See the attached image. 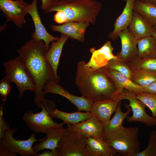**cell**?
<instances>
[{
  "instance_id": "obj_38",
  "label": "cell",
  "mask_w": 156,
  "mask_h": 156,
  "mask_svg": "<svg viewBox=\"0 0 156 156\" xmlns=\"http://www.w3.org/2000/svg\"><path fill=\"white\" fill-rule=\"evenodd\" d=\"M41 8L44 11L47 9L51 5L53 0H41Z\"/></svg>"
},
{
  "instance_id": "obj_35",
  "label": "cell",
  "mask_w": 156,
  "mask_h": 156,
  "mask_svg": "<svg viewBox=\"0 0 156 156\" xmlns=\"http://www.w3.org/2000/svg\"><path fill=\"white\" fill-rule=\"evenodd\" d=\"M53 16L55 22L59 24H63L67 22V17L65 13L62 11L58 10Z\"/></svg>"
},
{
  "instance_id": "obj_18",
  "label": "cell",
  "mask_w": 156,
  "mask_h": 156,
  "mask_svg": "<svg viewBox=\"0 0 156 156\" xmlns=\"http://www.w3.org/2000/svg\"><path fill=\"white\" fill-rule=\"evenodd\" d=\"M69 38L67 36L61 34L57 41L51 42L49 49L45 55L46 60L53 70L54 76V81L58 83L60 80V78L57 73L60 59L64 45Z\"/></svg>"
},
{
  "instance_id": "obj_42",
  "label": "cell",
  "mask_w": 156,
  "mask_h": 156,
  "mask_svg": "<svg viewBox=\"0 0 156 156\" xmlns=\"http://www.w3.org/2000/svg\"><path fill=\"white\" fill-rule=\"evenodd\" d=\"M154 31L156 33V24L153 26Z\"/></svg>"
},
{
  "instance_id": "obj_4",
  "label": "cell",
  "mask_w": 156,
  "mask_h": 156,
  "mask_svg": "<svg viewBox=\"0 0 156 156\" xmlns=\"http://www.w3.org/2000/svg\"><path fill=\"white\" fill-rule=\"evenodd\" d=\"M139 128L125 127L119 133L104 140L119 155L136 156L140 152Z\"/></svg>"
},
{
  "instance_id": "obj_31",
  "label": "cell",
  "mask_w": 156,
  "mask_h": 156,
  "mask_svg": "<svg viewBox=\"0 0 156 156\" xmlns=\"http://www.w3.org/2000/svg\"><path fill=\"white\" fill-rule=\"evenodd\" d=\"M136 96L151 110L152 116L156 118V94L142 92Z\"/></svg>"
},
{
  "instance_id": "obj_22",
  "label": "cell",
  "mask_w": 156,
  "mask_h": 156,
  "mask_svg": "<svg viewBox=\"0 0 156 156\" xmlns=\"http://www.w3.org/2000/svg\"><path fill=\"white\" fill-rule=\"evenodd\" d=\"M128 28L138 40L152 36L154 31L153 25L141 14L134 10Z\"/></svg>"
},
{
  "instance_id": "obj_10",
  "label": "cell",
  "mask_w": 156,
  "mask_h": 156,
  "mask_svg": "<svg viewBox=\"0 0 156 156\" xmlns=\"http://www.w3.org/2000/svg\"><path fill=\"white\" fill-rule=\"evenodd\" d=\"M28 4L23 0H0V9L7 21L21 28L26 23Z\"/></svg>"
},
{
  "instance_id": "obj_8",
  "label": "cell",
  "mask_w": 156,
  "mask_h": 156,
  "mask_svg": "<svg viewBox=\"0 0 156 156\" xmlns=\"http://www.w3.org/2000/svg\"><path fill=\"white\" fill-rule=\"evenodd\" d=\"M54 105L52 101L43 104L40 108L41 111L35 113L31 111L25 113L22 117L23 121L30 130L36 133L45 134L50 129L60 126H63L65 123H57L54 121L49 114L51 108L50 105Z\"/></svg>"
},
{
  "instance_id": "obj_32",
  "label": "cell",
  "mask_w": 156,
  "mask_h": 156,
  "mask_svg": "<svg viewBox=\"0 0 156 156\" xmlns=\"http://www.w3.org/2000/svg\"><path fill=\"white\" fill-rule=\"evenodd\" d=\"M136 156H156V131L151 132L146 148L140 152Z\"/></svg>"
},
{
  "instance_id": "obj_15",
  "label": "cell",
  "mask_w": 156,
  "mask_h": 156,
  "mask_svg": "<svg viewBox=\"0 0 156 156\" xmlns=\"http://www.w3.org/2000/svg\"><path fill=\"white\" fill-rule=\"evenodd\" d=\"M113 48L111 42L107 41L100 48L96 49L94 48L90 49L92 53L91 57L87 63V67L92 70H95L104 67L111 60L117 58L112 53Z\"/></svg>"
},
{
  "instance_id": "obj_40",
  "label": "cell",
  "mask_w": 156,
  "mask_h": 156,
  "mask_svg": "<svg viewBox=\"0 0 156 156\" xmlns=\"http://www.w3.org/2000/svg\"><path fill=\"white\" fill-rule=\"evenodd\" d=\"M57 1L67 2V3H72L77 1H79L82 0H56Z\"/></svg>"
},
{
  "instance_id": "obj_26",
  "label": "cell",
  "mask_w": 156,
  "mask_h": 156,
  "mask_svg": "<svg viewBox=\"0 0 156 156\" xmlns=\"http://www.w3.org/2000/svg\"><path fill=\"white\" fill-rule=\"evenodd\" d=\"M137 56L142 58L156 57V40L152 36L138 40Z\"/></svg>"
},
{
  "instance_id": "obj_23",
  "label": "cell",
  "mask_w": 156,
  "mask_h": 156,
  "mask_svg": "<svg viewBox=\"0 0 156 156\" xmlns=\"http://www.w3.org/2000/svg\"><path fill=\"white\" fill-rule=\"evenodd\" d=\"M135 0H126V4L123 10L116 19L114 24V29L110 32L107 37L113 40L118 37L119 34L128 27L131 20L133 12V5Z\"/></svg>"
},
{
  "instance_id": "obj_12",
  "label": "cell",
  "mask_w": 156,
  "mask_h": 156,
  "mask_svg": "<svg viewBox=\"0 0 156 156\" xmlns=\"http://www.w3.org/2000/svg\"><path fill=\"white\" fill-rule=\"evenodd\" d=\"M123 100L122 92L114 97L93 103L89 112L103 125L107 124L116 111L119 103Z\"/></svg>"
},
{
  "instance_id": "obj_3",
  "label": "cell",
  "mask_w": 156,
  "mask_h": 156,
  "mask_svg": "<svg viewBox=\"0 0 156 156\" xmlns=\"http://www.w3.org/2000/svg\"><path fill=\"white\" fill-rule=\"evenodd\" d=\"M101 8V3L96 0H82L72 3L53 0L44 12L47 14L61 10L66 14L67 22H86L94 25Z\"/></svg>"
},
{
  "instance_id": "obj_36",
  "label": "cell",
  "mask_w": 156,
  "mask_h": 156,
  "mask_svg": "<svg viewBox=\"0 0 156 156\" xmlns=\"http://www.w3.org/2000/svg\"><path fill=\"white\" fill-rule=\"evenodd\" d=\"M142 92L156 94V81L143 88Z\"/></svg>"
},
{
  "instance_id": "obj_43",
  "label": "cell",
  "mask_w": 156,
  "mask_h": 156,
  "mask_svg": "<svg viewBox=\"0 0 156 156\" xmlns=\"http://www.w3.org/2000/svg\"><path fill=\"white\" fill-rule=\"evenodd\" d=\"M124 0V1H126V0Z\"/></svg>"
},
{
  "instance_id": "obj_25",
  "label": "cell",
  "mask_w": 156,
  "mask_h": 156,
  "mask_svg": "<svg viewBox=\"0 0 156 156\" xmlns=\"http://www.w3.org/2000/svg\"><path fill=\"white\" fill-rule=\"evenodd\" d=\"M49 114L52 118L61 120L66 124L74 125L85 121L89 118L91 115L89 112H81L80 111L68 113L61 111L57 109L53 110L51 109Z\"/></svg>"
},
{
  "instance_id": "obj_13",
  "label": "cell",
  "mask_w": 156,
  "mask_h": 156,
  "mask_svg": "<svg viewBox=\"0 0 156 156\" xmlns=\"http://www.w3.org/2000/svg\"><path fill=\"white\" fill-rule=\"evenodd\" d=\"M37 0H32L28 4V14L31 16L35 27V31L32 34V38L36 40H42L44 42L48 51L49 44L51 42L57 41L59 38L55 37L49 34L42 23L37 8Z\"/></svg>"
},
{
  "instance_id": "obj_20",
  "label": "cell",
  "mask_w": 156,
  "mask_h": 156,
  "mask_svg": "<svg viewBox=\"0 0 156 156\" xmlns=\"http://www.w3.org/2000/svg\"><path fill=\"white\" fill-rule=\"evenodd\" d=\"M67 125L70 129L87 137L103 138V125L94 116H91L85 121L75 124Z\"/></svg>"
},
{
  "instance_id": "obj_30",
  "label": "cell",
  "mask_w": 156,
  "mask_h": 156,
  "mask_svg": "<svg viewBox=\"0 0 156 156\" xmlns=\"http://www.w3.org/2000/svg\"><path fill=\"white\" fill-rule=\"evenodd\" d=\"M102 68L117 71L125 75L131 79L132 71L127 64L117 58L111 60Z\"/></svg>"
},
{
  "instance_id": "obj_39",
  "label": "cell",
  "mask_w": 156,
  "mask_h": 156,
  "mask_svg": "<svg viewBox=\"0 0 156 156\" xmlns=\"http://www.w3.org/2000/svg\"><path fill=\"white\" fill-rule=\"evenodd\" d=\"M142 2L150 4L156 6V0H137Z\"/></svg>"
},
{
  "instance_id": "obj_7",
  "label": "cell",
  "mask_w": 156,
  "mask_h": 156,
  "mask_svg": "<svg viewBox=\"0 0 156 156\" xmlns=\"http://www.w3.org/2000/svg\"><path fill=\"white\" fill-rule=\"evenodd\" d=\"M67 128L57 149L58 156H89L87 149V137Z\"/></svg>"
},
{
  "instance_id": "obj_5",
  "label": "cell",
  "mask_w": 156,
  "mask_h": 156,
  "mask_svg": "<svg viewBox=\"0 0 156 156\" xmlns=\"http://www.w3.org/2000/svg\"><path fill=\"white\" fill-rule=\"evenodd\" d=\"M3 65L5 74L4 77L10 83H13L16 85L19 98L22 96L25 91L35 92L34 81L19 56L4 62Z\"/></svg>"
},
{
  "instance_id": "obj_6",
  "label": "cell",
  "mask_w": 156,
  "mask_h": 156,
  "mask_svg": "<svg viewBox=\"0 0 156 156\" xmlns=\"http://www.w3.org/2000/svg\"><path fill=\"white\" fill-rule=\"evenodd\" d=\"M17 131L16 129H10L8 131L4 140L0 142V156H16L17 153L22 156H37L39 154L34 151L33 144L36 141L42 140L45 137L36 139L34 133L26 140H16L14 135Z\"/></svg>"
},
{
  "instance_id": "obj_27",
  "label": "cell",
  "mask_w": 156,
  "mask_h": 156,
  "mask_svg": "<svg viewBox=\"0 0 156 156\" xmlns=\"http://www.w3.org/2000/svg\"><path fill=\"white\" fill-rule=\"evenodd\" d=\"M131 80L144 88L156 81V71L146 70H133Z\"/></svg>"
},
{
  "instance_id": "obj_14",
  "label": "cell",
  "mask_w": 156,
  "mask_h": 156,
  "mask_svg": "<svg viewBox=\"0 0 156 156\" xmlns=\"http://www.w3.org/2000/svg\"><path fill=\"white\" fill-rule=\"evenodd\" d=\"M121 44V51L117 53V59L127 64L137 56L138 40L133 36L128 27L118 34Z\"/></svg>"
},
{
  "instance_id": "obj_19",
  "label": "cell",
  "mask_w": 156,
  "mask_h": 156,
  "mask_svg": "<svg viewBox=\"0 0 156 156\" xmlns=\"http://www.w3.org/2000/svg\"><path fill=\"white\" fill-rule=\"evenodd\" d=\"M121 102L120 101L113 117L106 125H103V138L104 140L112 136L123 130L125 127L123 123L131 110L129 107L126 108L127 111L123 112L121 111Z\"/></svg>"
},
{
  "instance_id": "obj_17",
  "label": "cell",
  "mask_w": 156,
  "mask_h": 156,
  "mask_svg": "<svg viewBox=\"0 0 156 156\" xmlns=\"http://www.w3.org/2000/svg\"><path fill=\"white\" fill-rule=\"evenodd\" d=\"M63 126L54 127L49 129L45 134V139L40 141L38 144L33 146L34 151L38 153L44 149H49L56 153L58 144L60 140L63 138L67 131L68 128H64Z\"/></svg>"
},
{
  "instance_id": "obj_1",
  "label": "cell",
  "mask_w": 156,
  "mask_h": 156,
  "mask_svg": "<svg viewBox=\"0 0 156 156\" xmlns=\"http://www.w3.org/2000/svg\"><path fill=\"white\" fill-rule=\"evenodd\" d=\"M47 51L43 41L33 38L16 50L34 81L36 90L34 102L38 108L51 101L45 99L43 90L48 81L54 80L53 70L45 57Z\"/></svg>"
},
{
  "instance_id": "obj_16",
  "label": "cell",
  "mask_w": 156,
  "mask_h": 156,
  "mask_svg": "<svg viewBox=\"0 0 156 156\" xmlns=\"http://www.w3.org/2000/svg\"><path fill=\"white\" fill-rule=\"evenodd\" d=\"M90 24L88 22L69 21L61 25H52L51 28L55 31L59 32L72 39L83 42L86 30Z\"/></svg>"
},
{
  "instance_id": "obj_34",
  "label": "cell",
  "mask_w": 156,
  "mask_h": 156,
  "mask_svg": "<svg viewBox=\"0 0 156 156\" xmlns=\"http://www.w3.org/2000/svg\"><path fill=\"white\" fill-rule=\"evenodd\" d=\"M4 106L3 104L0 107V142L4 140L6 133L10 129L9 125L3 116Z\"/></svg>"
},
{
  "instance_id": "obj_41",
  "label": "cell",
  "mask_w": 156,
  "mask_h": 156,
  "mask_svg": "<svg viewBox=\"0 0 156 156\" xmlns=\"http://www.w3.org/2000/svg\"><path fill=\"white\" fill-rule=\"evenodd\" d=\"M152 36L154 37L156 40V33L154 31L152 34Z\"/></svg>"
},
{
  "instance_id": "obj_28",
  "label": "cell",
  "mask_w": 156,
  "mask_h": 156,
  "mask_svg": "<svg viewBox=\"0 0 156 156\" xmlns=\"http://www.w3.org/2000/svg\"><path fill=\"white\" fill-rule=\"evenodd\" d=\"M133 10L141 14L153 26L156 24V6L135 0Z\"/></svg>"
},
{
  "instance_id": "obj_37",
  "label": "cell",
  "mask_w": 156,
  "mask_h": 156,
  "mask_svg": "<svg viewBox=\"0 0 156 156\" xmlns=\"http://www.w3.org/2000/svg\"><path fill=\"white\" fill-rule=\"evenodd\" d=\"M37 156H58L57 154L53 151L49 149L45 150Z\"/></svg>"
},
{
  "instance_id": "obj_33",
  "label": "cell",
  "mask_w": 156,
  "mask_h": 156,
  "mask_svg": "<svg viewBox=\"0 0 156 156\" xmlns=\"http://www.w3.org/2000/svg\"><path fill=\"white\" fill-rule=\"evenodd\" d=\"M11 83L4 77L0 81V94L3 102L6 101L7 96L11 92Z\"/></svg>"
},
{
  "instance_id": "obj_2",
  "label": "cell",
  "mask_w": 156,
  "mask_h": 156,
  "mask_svg": "<svg viewBox=\"0 0 156 156\" xmlns=\"http://www.w3.org/2000/svg\"><path fill=\"white\" fill-rule=\"evenodd\" d=\"M83 61L78 62L75 80L82 96L93 103L116 96V87L104 68L92 70Z\"/></svg>"
},
{
  "instance_id": "obj_21",
  "label": "cell",
  "mask_w": 156,
  "mask_h": 156,
  "mask_svg": "<svg viewBox=\"0 0 156 156\" xmlns=\"http://www.w3.org/2000/svg\"><path fill=\"white\" fill-rule=\"evenodd\" d=\"M104 68L114 84L116 90V96L121 93L124 89L136 94L142 92V87L133 82L125 75L114 70Z\"/></svg>"
},
{
  "instance_id": "obj_11",
  "label": "cell",
  "mask_w": 156,
  "mask_h": 156,
  "mask_svg": "<svg viewBox=\"0 0 156 156\" xmlns=\"http://www.w3.org/2000/svg\"><path fill=\"white\" fill-rule=\"evenodd\" d=\"M43 92L44 95L51 93L64 97L76 106L78 111L89 112L93 103L83 96H79L71 94L54 80L49 81L46 83Z\"/></svg>"
},
{
  "instance_id": "obj_29",
  "label": "cell",
  "mask_w": 156,
  "mask_h": 156,
  "mask_svg": "<svg viewBox=\"0 0 156 156\" xmlns=\"http://www.w3.org/2000/svg\"><path fill=\"white\" fill-rule=\"evenodd\" d=\"M127 64L131 71L146 70L156 71V57L142 58L137 56Z\"/></svg>"
},
{
  "instance_id": "obj_24",
  "label": "cell",
  "mask_w": 156,
  "mask_h": 156,
  "mask_svg": "<svg viewBox=\"0 0 156 156\" xmlns=\"http://www.w3.org/2000/svg\"><path fill=\"white\" fill-rule=\"evenodd\" d=\"M86 144L89 156L119 155L109 147L103 138L87 137Z\"/></svg>"
},
{
  "instance_id": "obj_9",
  "label": "cell",
  "mask_w": 156,
  "mask_h": 156,
  "mask_svg": "<svg viewBox=\"0 0 156 156\" xmlns=\"http://www.w3.org/2000/svg\"><path fill=\"white\" fill-rule=\"evenodd\" d=\"M122 93L123 99L129 102V104H125L126 108L130 107L133 113L131 116L126 118L127 121L139 122L149 127L156 126V118L146 113L145 110L146 106L137 98L135 94L126 89L123 90Z\"/></svg>"
}]
</instances>
